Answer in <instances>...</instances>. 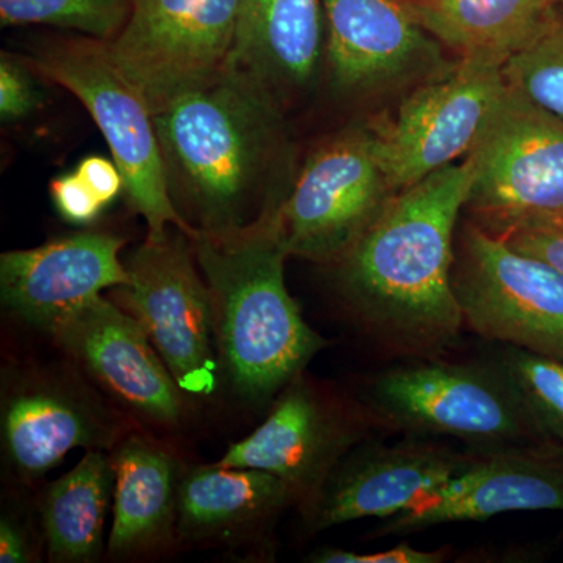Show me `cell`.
I'll use <instances>...</instances> for the list:
<instances>
[{
	"label": "cell",
	"mask_w": 563,
	"mask_h": 563,
	"mask_svg": "<svg viewBox=\"0 0 563 563\" xmlns=\"http://www.w3.org/2000/svg\"><path fill=\"white\" fill-rule=\"evenodd\" d=\"M372 429L355 396L340 395L303 372L277 395L268 418L242 442L233 443L217 463L279 477L302 510Z\"/></svg>",
	"instance_id": "obj_12"
},
{
	"label": "cell",
	"mask_w": 563,
	"mask_h": 563,
	"mask_svg": "<svg viewBox=\"0 0 563 563\" xmlns=\"http://www.w3.org/2000/svg\"><path fill=\"white\" fill-rule=\"evenodd\" d=\"M395 196L373 125H352L313 147L269 221L290 257L331 266Z\"/></svg>",
	"instance_id": "obj_6"
},
{
	"label": "cell",
	"mask_w": 563,
	"mask_h": 563,
	"mask_svg": "<svg viewBox=\"0 0 563 563\" xmlns=\"http://www.w3.org/2000/svg\"><path fill=\"white\" fill-rule=\"evenodd\" d=\"M154 121L169 196L191 239L243 235L272 220L296 173L279 107L224 76Z\"/></svg>",
	"instance_id": "obj_2"
},
{
	"label": "cell",
	"mask_w": 563,
	"mask_h": 563,
	"mask_svg": "<svg viewBox=\"0 0 563 563\" xmlns=\"http://www.w3.org/2000/svg\"><path fill=\"white\" fill-rule=\"evenodd\" d=\"M113 493V462L103 450L87 451L69 473L47 488L41 526L52 561H98Z\"/></svg>",
	"instance_id": "obj_23"
},
{
	"label": "cell",
	"mask_w": 563,
	"mask_h": 563,
	"mask_svg": "<svg viewBox=\"0 0 563 563\" xmlns=\"http://www.w3.org/2000/svg\"><path fill=\"white\" fill-rule=\"evenodd\" d=\"M27 68L76 96L109 144L124 177L133 210L147 222V236L177 228L192 236L166 185L154 114L111 57L109 43L90 36L57 38L36 47Z\"/></svg>",
	"instance_id": "obj_5"
},
{
	"label": "cell",
	"mask_w": 563,
	"mask_h": 563,
	"mask_svg": "<svg viewBox=\"0 0 563 563\" xmlns=\"http://www.w3.org/2000/svg\"><path fill=\"white\" fill-rule=\"evenodd\" d=\"M51 335L136 417L161 426L184 418L185 393L128 310L101 295L58 322Z\"/></svg>",
	"instance_id": "obj_16"
},
{
	"label": "cell",
	"mask_w": 563,
	"mask_h": 563,
	"mask_svg": "<svg viewBox=\"0 0 563 563\" xmlns=\"http://www.w3.org/2000/svg\"><path fill=\"white\" fill-rule=\"evenodd\" d=\"M474 180L466 155L395 196L335 269L352 321L396 357H442L465 329L453 269Z\"/></svg>",
	"instance_id": "obj_1"
},
{
	"label": "cell",
	"mask_w": 563,
	"mask_h": 563,
	"mask_svg": "<svg viewBox=\"0 0 563 563\" xmlns=\"http://www.w3.org/2000/svg\"><path fill=\"white\" fill-rule=\"evenodd\" d=\"M555 3H563V0H554Z\"/></svg>",
	"instance_id": "obj_33"
},
{
	"label": "cell",
	"mask_w": 563,
	"mask_h": 563,
	"mask_svg": "<svg viewBox=\"0 0 563 563\" xmlns=\"http://www.w3.org/2000/svg\"><path fill=\"white\" fill-rule=\"evenodd\" d=\"M191 243L210 291L221 368L244 401H274L329 344L288 291L290 255L269 220L243 235Z\"/></svg>",
	"instance_id": "obj_3"
},
{
	"label": "cell",
	"mask_w": 563,
	"mask_h": 563,
	"mask_svg": "<svg viewBox=\"0 0 563 563\" xmlns=\"http://www.w3.org/2000/svg\"><path fill=\"white\" fill-rule=\"evenodd\" d=\"M492 357L548 442L563 448V361L509 344H498Z\"/></svg>",
	"instance_id": "obj_24"
},
{
	"label": "cell",
	"mask_w": 563,
	"mask_h": 563,
	"mask_svg": "<svg viewBox=\"0 0 563 563\" xmlns=\"http://www.w3.org/2000/svg\"><path fill=\"white\" fill-rule=\"evenodd\" d=\"M240 0H135L111 57L158 114L222 79L235 41Z\"/></svg>",
	"instance_id": "obj_9"
},
{
	"label": "cell",
	"mask_w": 563,
	"mask_h": 563,
	"mask_svg": "<svg viewBox=\"0 0 563 563\" xmlns=\"http://www.w3.org/2000/svg\"><path fill=\"white\" fill-rule=\"evenodd\" d=\"M190 236L169 229L124 261L129 282L118 287L124 310L139 320L185 395L207 398L218 387L217 342L209 287Z\"/></svg>",
	"instance_id": "obj_10"
},
{
	"label": "cell",
	"mask_w": 563,
	"mask_h": 563,
	"mask_svg": "<svg viewBox=\"0 0 563 563\" xmlns=\"http://www.w3.org/2000/svg\"><path fill=\"white\" fill-rule=\"evenodd\" d=\"M113 233H73L32 250L0 255V295L9 312L51 333L58 322L109 288L128 284Z\"/></svg>",
	"instance_id": "obj_17"
},
{
	"label": "cell",
	"mask_w": 563,
	"mask_h": 563,
	"mask_svg": "<svg viewBox=\"0 0 563 563\" xmlns=\"http://www.w3.org/2000/svg\"><path fill=\"white\" fill-rule=\"evenodd\" d=\"M135 0H0V24L51 25L110 43L131 14Z\"/></svg>",
	"instance_id": "obj_25"
},
{
	"label": "cell",
	"mask_w": 563,
	"mask_h": 563,
	"mask_svg": "<svg viewBox=\"0 0 563 563\" xmlns=\"http://www.w3.org/2000/svg\"><path fill=\"white\" fill-rule=\"evenodd\" d=\"M466 220L499 235L521 222L563 217V121L507 85L470 152Z\"/></svg>",
	"instance_id": "obj_8"
},
{
	"label": "cell",
	"mask_w": 563,
	"mask_h": 563,
	"mask_svg": "<svg viewBox=\"0 0 563 563\" xmlns=\"http://www.w3.org/2000/svg\"><path fill=\"white\" fill-rule=\"evenodd\" d=\"M333 84L362 95L432 69L439 49L406 0H321Z\"/></svg>",
	"instance_id": "obj_19"
},
{
	"label": "cell",
	"mask_w": 563,
	"mask_h": 563,
	"mask_svg": "<svg viewBox=\"0 0 563 563\" xmlns=\"http://www.w3.org/2000/svg\"><path fill=\"white\" fill-rule=\"evenodd\" d=\"M374 429L455 439L474 451L554 444L540 432L495 358H409L372 374L354 395Z\"/></svg>",
	"instance_id": "obj_4"
},
{
	"label": "cell",
	"mask_w": 563,
	"mask_h": 563,
	"mask_svg": "<svg viewBox=\"0 0 563 563\" xmlns=\"http://www.w3.org/2000/svg\"><path fill=\"white\" fill-rule=\"evenodd\" d=\"M474 455L440 439L402 437L387 444L368 437L344 455L303 507V523L321 532L363 518L393 517L465 470Z\"/></svg>",
	"instance_id": "obj_13"
},
{
	"label": "cell",
	"mask_w": 563,
	"mask_h": 563,
	"mask_svg": "<svg viewBox=\"0 0 563 563\" xmlns=\"http://www.w3.org/2000/svg\"><path fill=\"white\" fill-rule=\"evenodd\" d=\"M110 457L114 493L109 553L128 558L157 550L177 531L179 462L141 435L122 440Z\"/></svg>",
	"instance_id": "obj_20"
},
{
	"label": "cell",
	"mask_w": 563,
	"mask_h": 563,
	"mask_svg": "<svg viewBox=\"0 0 563 563\" xmlns=\"http://www.w3.org/2000/svg\"><path fill=\"white\" fill-rule=\"evenodd\" d=\"M453 285L466 329L563 361V276L553 266L466 220L455 242Z\"/></svg>",
	"instance_id": "obj_7"
},
{
	"label": "cell",
	"mask_w": 563,
	"mask_h": 563,
	"mask_svg": "<svg viewBox=\"0 0 563 563\" xmlns=\"http://www.w3.org/2000/svg\"><path fill=\"white\" fill-rule=\"evenodd\" d=\"M33 561L31 537L24 528L10 515L0 520V562L25 563Z\"/></svg>",
	"instance_id": "obj_32"
},
{
	"label": "cell",
	"mask_w": 563,
	"mask_h": 563,
	"mask_svg": "<svg viewBox=\"0 0 563 563\" xmlns=\"http://www.w3.org/2000/svg\"><path fill=\"white\" fill-rule=\"evenodd\" d=\"M496 236L515 251L548 263L563 276V217L521 222Z\"/></svg>",
	"instance_id": "obj_27"
},
{
	"label": "cell",
	"mask_w": 563,
	"mask_h": 563,
	"mask_svg": "<svg viewBox=\"0 0 563 563\" xmlns=\"http://www.w3.org/2000/svg\"><path fill=\"white\" fill-rule=\"evenodd\" d=\"M506 91L503 62L461 58L410 92L384 129L372 124L393 191L398 195L466 157Z\"/></svg>",
	"instance_id": "obj_11"
},
{
	"label": "cell",
	"mask_w": 563,
	"mask_h": 563,
	"mask_svg": "<svg viewBox=\"0 0 563 563\" xmlns=\"http://www.w3.org/2000/svg\"><path fill=\"white\" fill-rule=\"evenodd\" d=\"M415 20L461 58L506 63L555 14L554 0H406Z\"/></svg>",
	"instance_id": "obj_22"
},
{
	"label": "cell",
	"mask_w": 563,
	"mask_h": 563,
	"mask_svg": "<svg viewBox=\"0 0 563 563\" xmlns=\"http://www.w3.org/2000/svg\"><path fill=\"white\" fill-rule=\"evenodd\" d=\"M295 493L261 470L192 466L181 472L177 532L207 540L250 531L295 506Z\"/></svg>",
	"instance_id": "obj_21"
},
{
	"label": "cell",
	"mask_w": 563,
	"mask_h": 563,
	"mask_svg": "<svg viewBox=\"0 0 563 563\" xmlns=\"http://www.w3.org/2000/svg\"><path fill=\"white\" fill-rule=\"evenodd\" d=\"M27 65L3 54L0 60V117L3 121H16L27 117L36 107Z\"/></svg>",
	"instance_id": "obj_29"
},
{
	"label": "cell",
	"mask_w": 563,
	"mask_h": 563,
	"mask_svg": "<svg viewBox=\"0 0 563 563\" xmlns=\"http://www.w3.org/2000/svg\"><path fill=\"white\" fill-rule=\"evenodd\" d=\"M49 191L58 214L70 224H91L106 209L101 199L76 172L55 177Z\"/></svg>",
	"instance_id": "obj_28"
},
{
	"label": "cell",
	"mask_w": 563,
	"mask_h": 563,
	"mask_svg": "<svg viewBox=\"0 0 563 563\" xmlns=\"http://www.w3.org/2000/svg\"><path fill=\"white\" fill-rule=\"evenodd\" d=\"M81 179L87 181L88 187L101 199L103 206H110L118 196L124 191V177L114 161L91 155L84 158L76 168Z\"/></svg>",
	"instance_id": "obj_31"
},
{
	"label": "cell",
	"mask_w": 563,
	"mask_h": 563,
	"mask_svg": "<svg viewBox=\"0 0 563 563\" xmlns=\"http://www.w3.org/2000/svg\"><path fill=\"white\" fill-rule=\"evenodd\" d=\"M450 550L426 551L401 543L395 548L374 553H355L339 548H321L309 555L307 561L317 563H442L448 561Z\"/></svg>",
	"instance_id": "obj_30"
},
{
	"label": "cell",
	"mask_w": 563,
	"mask_h": 563,
	"mask_svg": "<svg viewBox=\"0 0 563 563\" xmlns=\"http://www.w3.org/2000/svg\"><path fill=\"white\" fill-rule=\"evenodd\" d=\"M507 85L563 121V13L504 63Z\"/></svg>",
	"instance_id": "obj_26"
},
{
	"label": "cell",
	"mask_w": 563,
	"mask_h": 563,
	"mask_svg": "<svg viewBox=\"0 0 563 563\" xmlns=\"http://www.w3.org/2000/svg\"><path fill=\"white\" fill-rule=\"evenodd\" d=\"M321 0H240L225 77L282 111L312 90L328 54Z\"/></svg>",
	"instance_id": "obj_18"
},
{
	"label": "cell",
	"mask_w": 563,
	"mask_h": 563,
	"mask_svg": "<svg viewBox=\"0 0 563 563\" xmlns=\"http://www.w3.org/2000/svg\"><path fill=\"white\" fill-rule=\"evenodd\" d=\"M2 448L11 472L25 481L49 473L70 451L107 450L118 422L85 385L68 374H18L2 395Z\"/></svg>",
	"instance_id": "obj_15"
},
{
	"label": "cell",
	"mask_w": 563,
	"mask_h": 563,
	"mask_svg": "<svg viewBox=\"0 0 563 563\" xmlns=\"http://www.w3.org/2000/svg\"><path fill=\"white\" fill-rule=\"evenodd\" d=\"M539 510L563 512V448L558 444L476 451L465 470L402 512L384 518L373 536H409L440 525Z\"/></svg>",
	"instance_id": "obj_14"
}]
</instances>
